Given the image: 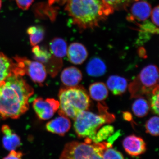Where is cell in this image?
<instances>
[{"label":"cell","mask_w":159,"mask_h":159,"mask_svg":"<svg viewBox=\"0 0 159 159\" xmlns=\"http://www.w3.org/2000/svg\"><path fill=\"white\" fill-rule=\"evenodd\" d=\"M34 90L22 76L14 75L0 86V117L17 119L28 110Z\"/></svg>","instance_id":"cell-1"},{"label":"cell","mask_w":159,"mask_h":159,"mask_svg":"<svg viewBox=\"0 0 159 159\" xmlns=\"http://www.w3.org/2000/svg\"><path fill=\"white\" fill-rule=\"evenodd\" d=\"M66 11L81 29L97 27L114 11L102 0H66Z\"/></svg>","instance_id":"cell-2"},{"label":"cell","mask_w":159,"mask_h":159,"mask_svg":"<svg viewBox=\"0 0 159 159\" xmlns=\"http://www.w3.org/2000/svg\"><path fill=\"white\" fill-rule=\"evenodd\" d=\"M99 115L88 111H83L74 119V130L80 138H85L86 143H93L97 131L105 123L113 122L115 118L112 114L109 113L106 107L98 106Z\"/></svg>","instance_id":"cell-3"},{"label":"cell","mask_w":159,"mask_h":159,"mask_svg":"<svg viewBox=\"0 0 159 159\" xmlns=\"http://www.w3.org/2000/svg\"><path fill=\"white\" fill-rule=\"evenodd\" d=\"M58 97L59 116H65L74 120L78 114L88 110L90 107L89 96L82 86L61 89Z\"/></svg>","instance_id":"cell-4"},{"label":"cell","mask_w":159,"mask_h":159,"mask_svg":"<svg viewBox=\"0 0 159 159\" xmlns=\"http://www.w3.org/2000/svg\"><path fill=\"white\" fill-rule=\"evenodd\" d=\"M158 86V69L154 65H149L142 69L139 75L129 84L128 88L131 98L136 99L151 95Z\"/></svg>","instance_id":"cell-5"},{"label":"cell","mask_w":159,"mask_h":159,"mask_svg":"<svg viewBox=\"0 0 159 159\" xmlns=\"http://www.w3.org/2000/svg\"><path fill=\"white\" fill-rule=\"evenodd\" d=\"M108 142L88 143L72 142L67 143L60 159H102V153Z\"/></svg>","instance_id":"cell-6"},{"label":"cell","mask_w":159,"mask_h":159,"mask_svg":"<svg viewBox=\"0 0 159 159\" xmlns=\"http://www.w3.org/2000/svg\"><path fill=\"white\" fill-rule=\"evenodd\" d=\"M14 59L18 66L27 74L34 82L42 85L47 76L45 66L42 63L30 60L25 57L16 56Z\"/></svg>","instance_id":"cell-7"},{"label":"cell","mask_w":159,"mask_h":159,"mask_svg":"<svg viewBox=\"0 0 159 159\" xmlns=\"http://www.w3.org/2000/svg\"><path fill=\"white\" fill-rule=\"evenodd\" d=\"M33 107L38 116L42 120L51 119L59 109V101L51 98H36L33 102Z\"/></svg>","instance_id":"cell-8"},{"label":"cell","mask_w":159,"mask_h":159,"mask_svg":"<svg viewBox=\"0 0 159 159\" xmlns=\"http://www.w3.org/2000/svg\"><path fill=\"white\" fill-rule=\"evenodd\" d=\"M151 11V6L148 2L138 0L131 6L127 20L138 25L139 22L147 20L150 16Z\"/></svg>","instance_id":"cell-9"},{"label":"cell","mask_w":159,"mask_h":159,"mask_svg":"<svg viewBox=\"0 0 159 159\" xmlns=\"http://www.w3.org/2000/svg\"><path fill=\"white\" fill-rule=\"evenodd\" d=\"M25 74L17 63L0 52V86L5 83L7 78L12 75L23 76Z\"/></svg>","instance_id":"cell-10"},{"label":"cell","mask_w":159,"mask_h":159,"mask_svg":"<svg viewBox=\"0 0 159 159\" xmlns=\"http://www.w3.org/2000/svg\"><path fill=\"white\" fill-rule=\"evenodd\" d=\"M122 145L126 153L132 157H138L145 153L146 145L142 138L134 135L125 137L122 142Z\"/></svg>","instance_id":"cell-11"},{"label":"cell","mask_w":159,"mask_h":159,"mask_svg":"<svg viewBox=\"0 0 159 159\" xmlns=\"http://www.w3.org/2000/svg\"><path fill=\"white\" fill-rule=\"evenodd\" d=\"M71 126V122L68 117L60 116L47 123L46 129L52 133L64 136L69 131Z\"/></svg>","instance_id":"cell-12"},{"label":"cell","mask_w":159,"mask_h":159,"mask_svg":"<svg viewBox=\"0 0 159 159\" xmlns=\"http://www.w3.org/2000/svg\"><path fill=\"white\" fill-rule=\"evenodd\" d=\"M67 54L70 62L75 65L82 64L88 56L85 47L79 43H71L67 51Z\"/></svg>","instance_id":"cell-13"},{"label":"cell","mask_w":159,"mask_h":159,"mask_svg":"<svg viewBox=\"0 0 159 159\" xmlns=\"http://www.w3.org/2000/svg\"><path fill=\"white\" fill-rule=\"evenodd\" d=\"M83 78L80 70L74 66L66 68L61 75V80L66 87H72L78 85Z\"/></svg>","instance_id":"cell-14"},{"label":"cell","mask_w":159,"mask_h":159,"mask_svg":"<svg viewBox=\"0 0 159 159\" xmlns=\"http://www.w3.org/2000/svg\"><path fill=\"white\" fill-rule=\"evenodd\" d=\"M3 136V147L8 151L16 150L21 145L20 138L8 125H4L2 127Z\"/></svg>","instance_id":"cell-15"},{"label":"cell","mask_w":159,"mask_h":159,"mask_svg":"<svg viewBox=\"0 0 159 159\" xmlns=\"http://www.w3.org/2000/svg\"><path fill=\"white\" fill-rule=\"evenodd\" d=\"M107 87L115 96H120L126 92L128 87V81L124 77L112 75L107 79Z\"/></svg>","instance_id":"cell-16"},{"label":"cell","mask_w":159,"mask_h":159,"mask_svg":"<svg viewBox=\"0 0 159 159\" xmlns=\"http://www.w3.org/2000/svg\"><path fill=\"white\" fill-rule=\"evenodd\" d=\"M67 46L64 39L61 38L53 39L49 44V51L54 57L62 59L67 54Z\"/></svg>","instance_id":"cell-17"},{"label":"cell","mask_w":159,"mask_h":159,"mask_svg":"<svg viewBox=\"0 0 159 159\" xmlns=\"http://www.w3.org/2000/svg\"><path fill=\"white\" fill-rule=\"evenodd\" d=\"M107 67L104 62L98 57H94L89 61L86 68L88 74L93 77H99L104 75Z\"/></svg>","instance_id":"cell-18"},{"label":"cell","mask_w":159,"mask_h":159,"mask_svg":"<svg viewBox=\"0 0 159 159\" xmlns=\"http://www.w3.org/2000/svg\"><path fill=\"white\" fill-rule=\"evenodd\" d=\"M89 94L93 100L97 101H103L108 97V89L103 83H94L89 87Z\"/></svg>","instance_id":"cell-19"},{"label":"cell","mask_w":159,"mask_h":159,"mask_svg":"<svg viewBox=\"0 0 159 159\" xmlns=\"http://www.w3.org/2000/svg\"><path fill=\"white\" fill-rule=\"evenodd\" d=\"M139 27V39L138 42L142 43L148 40L151 34H158V27L156 26L152 22L148 20L143 22L142 24L138 25Z\"/></svg>","instance_id":"cell-20"},{"label":"cell","mask_w":159,"mask_h":159,"mask_svg":"<svg viewBox=\"0 0 159 159\" xmlns=\"http://www.w3.org/2000/svg\"><path fill=\"white\" fill-rule=\"evenodd\" d=\"M136 99L133 103L132 109L135 116L139 118H143L148 115L150 110V104L144 97Z\"/></svg>","instance_id":"cell-21"},{"label":"cell","mask_w":159,"mask_h":159,"mask_svg":"<svg viewBox=\"0 0 159 159\" xmlns=\"http://www.w3.org/2000/svg\"><path fill=\"white\" fill-rule=\"evenodd\" d=\"M27 33L29 35L30 44L34 47L37 45L44 39L45 31L41 26H33L29 27L27 29Z\"/></svg>","instance_id":"cell-22"},{"label":"cell","mask_w":159,"mask_h":159,"mask_svg":"<svg viewBox=\"0 0 159 159\" xmlns=\"http://www.w3.org/2000/svg\"><path fill=\"white\" fill-rule=\"evenodd\" d=\"M33 58L36 61L42 63L44 65L47 66L51 61L52 55L50 51L39 46H34L32 49Z\"/></svg>","instance_id":"cell-23"},{"label":"cell","mask_w":159,"mask_h":159,"mask_svg":"<svg viewBox=\"0 0 159 159\" xmlns=\"http://www.w3.org/2000/svg\"><path fill=\"white\" fill-rule=\"evenodd\" d=\"M114 132V127L111 125H107L99 128L97 131L93 143H99L111 136Z\"/></svg>","instance_id":"cell-24"},{"label":"cell","mask_w":159,"mask_h":159,"mask_svg":"<svg viewBox=\"0 0 159 159\" xmlns=\"http://www.w3.org/2000/svg\"><path fill=\"white\" fill-rule=\"evenodd\" d=\"M159 117L158 116L151 117L146 122L145 129L147 133L153 136L159 135Z\"/></svg>","instance_id":"cell-25"},{"label":"cell","mask_w":159,"mask_h":159,"mask_svg":"<svg viewBox=\"0 0 159 159\" xmlns=\"http://www.w3.org/2000/svg\"><path fill=\"white\" fill-rule=\"evenodd\" d=\"M102 159H124L122 154L112 148V145L109 144L104 149L102 153Z\"/></svg>","instance_id":"cell-26"},{"label":"cell","mask_w":159,"mask_h":159,"mask_svg":"<svg viewBox=\"0 0 159 159\" xmlns=\"http://www.w3.org/2000/svg\"><path fill=\"white\" fill-rule=\"evenodd\" d=\"M159 86L155 89L151 94L150 107L152 111L157 115H159Z\"/></svg>","instance_id":"cell-27"},{"label":"cell","mask_w":159,"mask_h":159,"mask_svg":"<svg viewBox=\"0 0 159 159\" xmlns=\"http://www.w3.org/2000/svg\"><path fill=\"white\" fill-rule=\"evenodd\" d=\"M106 5H107L111 9H116L120 6L127 2L128 0H102Z\"/></svg>","instance_id":"cell-28"},{"label":"cell","mask_w":159,"mask_h":159,"mask_svg":"<svg viewBox=\"0 0 159 159\" xmlns=\"http://www.w3.org/2000/svg\"><path fill=\"white\" fill-rule=\"evenodd\" d=\"M18 7L23 10H27L34 2V0H15Z\"/></svg>","instance_id":"cell-29"},{"label":"cell","mask_w":159,"mask_h":159,"mask_svg":"<svg viewBox=\"0 0 159 159\" xmlns=\"http://www.w3.org/2000/svg\"><path fill=\"white\" fill-rule=\"evenodd\" d=\"M159 6L154 8L151 13V21L157 27H159Z\"/></svg>","instance_id":"cell-30"},{"label":"cell","mask_w":159,"mask_h":159,"mask_svg":"<svg viewBox=\"0 0 159 159\" xmlns=\"http://www.w3.org/2000/svg\"><path fill=\"white\" fill-rule=\"evenodd\" d=\"M23 154L21 152L16 150L10 151V153L3 159H22Z\"/></svg>","instance_id":"cell-31"},{"label":"cell","mask_w":159,"mask_h":159,"mask_svg":"<svg viewBox=\"0 0 159 159\" xmlns=\"http://www.w3.org/2000/svg\"><path fill=\"white\" fill-rule=\"evenodd\" d=\"M123 117L124 119L126 121H131L132 119V116L131 114L128 112H125L123 113Z\"/></svg>","instance_id":"cell-32"},{"label":"cell","mask_w":159,"mask_h":159,"mask_svg":"<svg viewBox=\"0 0 159 159\" xmlns=\"http://www.w3.org/2000/svg\"><path fill=\"white\" fill-rule=\"evenodd\" d=\"M2 0H0V10H1V8H2Z\"/></svg>","instance_id":"cell-33"},{"label":"cell","mask_w":159,"mask_h":159,"mask_svg":"<svg viewBox=\"0 0 159 159\" xmlns=\"http://www.w3.org/2000/svg\"><path fill=\"white\" fill-rule=\"evenodd\" d=\"M61 1H62V2H65L66 0H61Z\"/></svg>","instance_id":"cell-34"}]
</instances>
